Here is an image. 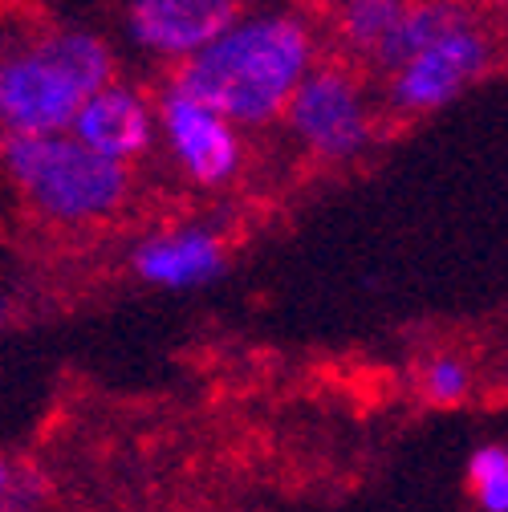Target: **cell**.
Here are the masks:
<instances>
[{"instance_id": "8992f818", "label": "cell", "mask_w": 508, "mask_h": 512, "mask_svg": "<svg viewBox=\"0 0 508 512\" xmlns=\"http://www.w3.org/2000/svg\"><path fill=\"white\" fill-rule=\"evenodd\" d=\"M159 110V147L175 163V171L204 191H220L240 179L244 171V131L232 126L212 106L196 102L179 86L155 98Z\"/></svg>"}, {"instance_id": "4fadbf2b", "label": "cell", "mask_w": 508, "mask_h": 512, "mask_svg": "<svg viewBox=\"0 0 508 512\" xmlns=\"http://www.w3.org/2000/svg\"><path fill=\"white\" fill-rule=\"evenodd\" d=\"M25 492V484H21V468L5 456V452H0V508H5L9 500H17Z\"/></svg>"}, {"instance_id": "ba28073f", "label": "cell", "mask_w": 508, "mask_h": 512, "mask_svg": "<svg viewBox=\"0 0 508 512\" xmlns=\"http://www.w3.org/2000/svg\"><path fill=\"white\" fill-rule=\"evenodd\" d=\"M66 135H74L86 151H94L118 167H135L139 159H147L159 147L155 94H147L139 82L114 78L78 106Z\"/></svg>"}, {"instance_id": "277c9868", "label": "cell", "mask_w": 508, "mask_h": 512, "mask_svg": "<svg viewBox=\"0 0 508 512\" xmlns=\"http://www.w3.org/2000/svg\"><path fill=\"white\" fill-rule=\"evenodd\" d=\"M378 106L358 66L322 57L289 98L281 122L289 139L317 163H354L378 139Z\"/></svg>"}, {"instance_id": "52a82bcc", "label": "cell", "mask_w": 508, "mask_h": 512, "mask_svg": "<svg viewBox=\"0 0 508 512\" xmlns=\"http://www.w3.org/2000/svg\"><path fill=\"white\" fill-rule=\"evenodd\" d=\"M240 13L244 0H122V33L151 61L179 70Z\"/></svg>"}, {"instance_id": "5b68a950", "label": "cell", "mask_w": 508, "mask_h": 512, "mask_svg": "<svg viewBox=\"0 0 508 512\" xmlns=\"http://www.w3.org/2000/svg\"><path fill=\"white\" fill-rule=\"evenodd\" d=\"M496 61V41L480 13L439 33L419 53H411L399 70L383 78V106L395 118H427L468 94Z\"/></svg>"}, {"instance_id": "3957f363", "label": "cell", "mask_w": 508, "mask_h": 512, "mask_svg": "<svg viewBox=\"0 0 508 512\" xmlns=\"http://www.w3.org/2000/svg\"><path fill=\"white\" fill-rule=\"evenodd\" d=\"M0 171L21 204L57 228H94L114 220L131 200V167L86 151L74 135L0 139Z\"/></svg>"}, {"instance_id": "30bf717a", "label": "cell", "mask_w": 508, "mask_h": 512, "mask_svg": "<svg viewBox=\"0 0 508 512\" xmlns=\"http://www.w3.org/2000/svg\"><path fill=\"white\" fill-rule=\"evenodd\" d=\"M411 0H330V25L342 45V61L370 66L383 57L387 41L395 37Z\"/></svg>"}, {"instance_id": "6da1fadb", "label": "cell", "mask_w": 508, "mask_h": 512, "mask_svg": "<svg viewBox=\"0 0 508 512\" xmlns=\"http://www.w3.org/2000/svg\"><path fill=\"white\" fill-rule=\"evenodd\" d=\"M322 61V41L297 9H244L208 49L175 70L171 86L212 106L240 131L281 122L305 74Z\"/></svg>"}, {"instance_id": "9c48e42d", "label": "cell", "mask_w": 508, "mask_h": 512, "mask_svg": "<svg viewBox=\"0 0 508 512\" xmlns=\"http://www.w3.org/2000/svg\"><path fill=\"white\" fill-rule=\"evenodd\" d=\"M126 265L151 289H171V293L204 289L228 269V244L212 224L200 220L167 224L135 240Z\"/></svg>"}, {"instance_id": "8fae6325", "label": "cell", "mask_w": 508, "mask_h": 512, "mask_svg": "<svg viewBox=\"0 0 508 512\" xmlns=\"http://www.w3.org/2000/svg\"><path fill=\"white\" fill-rule=\"evenodd\" d=\"M468 500L480 512H508V443H480L464 464Z\"/></svg>"}, {"instance_id": "9a60e30c", "label": "cell", "mask_w": 508, "mask_h": 512, "mask_svg": "<svg viewBox=\"0 0 508 512\" xmlns=\"http://www.w3.org/2000/svg\"><path fill=\"white\" fill-rule=\"evenodd\" d=\"M500 5H504V9H508V0H500Z\"/></svg>"}, {"instance_id": "7a4b0ae2", "label": "cell", "mask_w": 508, "mask_h": 512, "mask_svg": "<svg viewBox=\"0 0 508 512\" xmlns=\"http://www.w3.org/2000/svg\"><path fill=\"white\" fill-rule=\"evenodd\" d=\"M114 78V45L86 25H49L0 49V139L66 135L78 106Z\"/></svg>"}, {"instance_id": "7c38bea8", "label": "cell", "mask_w": 508, "mask_h": 512, "mask_svg": "<svg viewBox=\"0 0 508 512\" xmlns=\"http://www.w3.org/2000/svg\"><path fill=\"white\" fill-rule=\"evenodd\" d=\"M419 399L427 407H460L472 399V387H476V374L464 358L456 354H435L419 366Z\"/></svg>"}, {"instance_id": "5bb4252c", "label": "cell", "mask_w": 508, "mask_h": 512, "mask_svg": "<svg viewBox=\"0 0 508 512\" xmlns=\"http://www.w3.org/2000/svg\"><path fill=\"white\" fill-rule=\"evenodd\" d=\"M5 313H9V305H5V297H0V326H5Z\"/></svg>"}]
</instances>
